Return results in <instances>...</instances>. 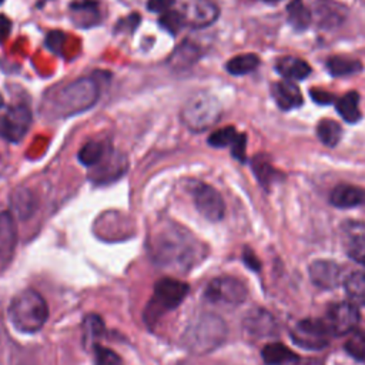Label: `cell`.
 Here are the masks:
<instances>
[{
	"instance_id": "cell-1",
	"label": "cell",
	"mask_w": 365,
	"mask_h": 365,
	"mask_svg": "<svg viewBox=\"0 0 365 365\" xmlns=\"http://www.w3.org/2000/svg\"><path fill=\"white\" fill-rule=\"evenodd\" d=\"M151 259L164 268L187 271L204 257L201 242L178 224L164 222L148 241Z\"/></svg>"
},
{
	"instance_id": "cell-2",
	"label": "cell",
	"mask_w": 365,
	"mask_h": 365,
	"mask_svg": "<svg viewBox=\"0 0 365 365\" xmlns=\"http://www.w3.org/2000/svg\"><path fill=\"white\" fill-rule=\"evenodd\" d=\"M9 318L17 331L37 332L48 318L47 302L37 291L24 289L13 298L9 307Z\"/></svg>"
},
{
	"instance_id": "cell-3",
	"label": "cell",
	"mask_w": 365,
	"mask_h": 365,
	"mask_svg": "<svg viewBox=\"0 0 365 365\" xmlns=\"http://www.w3.org/2000/svg\"><path fill=\"white\" fill-rule=\"evenodd\" d=\"M227 335L225 324L212 314L201 315L195 319L184 334L185 345L197 354H205L222 344Z\"/></svg>"
},
{
	"instance_id": "cell-4",
	"label": "cell",
	"mask_w": 365,
	"mask_h": 365,
	"mask_svg": "<svg viewBox=\"0 0 365 365\" xmlns=\"http://www.w3.org/2000/svg\"><path fill=\"white\" fill-rule=\"evenodd\" d=\"M188 292V285L174 278H161L154 285V294L144 311V321L148 327L155 325L161 315L177 308Z\"/></svg>"
},
{
	"instance_id": "cell-5",
	"label": "cell",
	"mask_w": 365,
	"mask_h": 365,
	"mask_svg": "<svg viewBox=\"0 0 365 365\" xmlns=\"http://www.w3.org/2000/svg\"><path fill=\"white\" fill-rule=\"evenodd\" d=\"M98 98V84L93 78H80L66 86L57 96L61 114L71 115L90 108Z\"/></svg>"
},
{
	"instance_id": "cell-6",
	"label": "cell",
	"mask_w": 365,
	"mask_h": 365,
	"mask_svg": "<svg viewBox=\"0 0 365 365\" xmlns=\"http://www.w3.org/2000/svg\"><path fill=\"white\" fill-rule=\"evenodd\" d=\"M220 114L221 107L218 100L211 94L200 93L185 103L181 117L187 127L201 131L217 123Z\"/></svg>"
},
{
	"instance_id": "cell-7",
	"label": "cell",
	"mask_w": 365,
	"mask_h": 365,
	"mask_svg": "<svg viewBox=\"0 0 365 365\" xmlns=\"http://www.w3.org/2000/svg\"><path fill=\"white\" fill-rule=\"evenodd\" d=\"M248 291L244 282L234 277L214 278L205 288V298L212 304L240 305L247 299Z\"/></svg>"
},
{
	"instance_id": "cell-8",
	"label": "cell",
	"mask_w": 365,
	"mask_h": 365,
	"mask_svg": "<svg viewBox=\"0 0 365 365\" xmlns=\"http://www.w3.org/2000/svg\"><path fill=\"white\" fill-rule=\"evenodd\" d=\"M329 329L324 319L307 318L295 324L291 331L292 341L304 349L318 351L328 345L329 341Z\"/></svg>"
},
{
	"instance_id": "cell-9",
	"label": "cell",
	"mask_w": 365,
	"mask_h": 365,
	"mask_svg": "<svg viewBox=\"0 0 365 365\" xmlns=\"http://www.w3.org/2000/svg\"><path fill=\"white\" fill-rule=\"evenodd\" d=\"M325 324L331 335H344L352 332L359 322V309L351 301H339L328 308Z\"/></svg>"
},
{
	"instance_id": "cell-10",
	"label": "cell",
	"mask_w": 365,
	"mask_h": 365,
	"mask_svg": "<svg viewBox=\"0 0 365 365\" xmlns=\"http://www.w3.org/2000/svg\"><path fill=\"white\" fill-rule=\"evenodd\" d=\"M184 24L194 29H204L212 24L220 14L217 4L211 0H178Z\"/></svg>"
},
{
	"instance_id": "cell-11",
	"label": "cell",
	"mask_w": 365,
	"mask_h": 365,
	"mask_svg": "<svg viewBox=\"0 0 365 365\" xmlns=\"http://www.w3.org/2000/svg\"><path fill=\"white\" fill-rule=\"evenodd\" d=\"M192 198L198 212L208 221H220L225 212V204L221 194L205 182H197L192 187Z\"/></svg>"
},
{
	"instance_id": "cell-12",
	"label": "cell",
	"mask_w": 365,
	"mask_h": 365,
	"mask_svg": "<svg viewBox=\"0 0 365 365\" xmlns=\"http://www.w3.org/2000/svg\"><path fill=\"white\" fill-rule=\"evenodd\" d=\"M30 123V110L26 106H13L0 115V137L17 143L26 135Z\"/></svg>"
},
{
	"instance_id": "cell-13",
	"label": "cell",
	"mask_w": 365,
	"mask_h": 365,
	"mask_svg": "<svg viewBox=\"0 0 365 365\" xmlns=\"http://www.w3.org/2000/svg\"><path fill=\"white\" fill-rule=\"evenodd\" d=\"M311 282L322 289H334L342 281V269L335 261L317 259L308 267Z\"/></svg>"
},
{
	"instance_id": "cell-14",
	"label": "cell",
	"mask_w": 365,
	"mask_h": 365,
	"mask_svg": "<svg viewBox=\"0 0 365 365\" xmlns=\"http://www.w3.org/2000/svg\"><path fill=\"white\" fill-rule=\"evenodd\" d=\"M242 327L244 331L252 338H265L277 332V324L274 317L262 308L250 311L244 318Z\"/></svg>"
},
{
	"instance_id": "cell-15",
	"label": "cell",
	"mask_w": 365,
	"mask_h": 365,
	"mask_svg": "<svg viewBox=\"0 0 365 365\" xmlns=\"http://www.w3.org/2000/svg\"><path fill=\"white\" fill-rule=\"evenodd\" d=\"M17 242L14 220L10 212H0V262H9Z\"/></svg>"
},
{
	"instance_id": "cell-16",
	"label": "cell",
	"mask_w": 365,
	"mask_h": 365,
	"mask_svg": "<svg viewBox=\"0 0 365 365\" xmlns=\"http://www.w3.org/2000/svg\"><path fill=\"white\" fill-rule=\"evenodd\" d=\"M275 70L285 78V80H304L309 76L311 67L309 64L295 56H284L279 57L275 63Z\"/></svg>"
},
{
	"instance_id": "cell-17",
	"label": "cell",
	"mask_w": 365,
	"mask_h": 365,
	"mask_svg": "<svg viewBox=\"0 0 365 365\" xmlns=\"http://www.w3.org/2000/svg\"><path fill=\"white\" fill-rule=\"evenodd\" d=\"M272 94L277 104L282 110H292L302 104V94L299 88L289 80L275 83L272 87Z\"/></svg>"
},
{
	"instance_id": "cell-18",
	"label": "cell",
	"mask_w": 365,
	"mask_h": 365,
	"mask_svg": "<svg viewBox=\"0 0 365 365\" xmlns=\"http://www.w3.org/2000/svg\"><path fill=\"white\" fill-rule=\"evenodd\" d=\"M364 198H365V192L361 188L349 184L336 185L329 195L331 204L338 208L356 207L364 201Z\"/></svg>"
},
{
	"instance_id": "cell-19",
	"label": "cell",
	"mask_w": 365,
	"mask_h": 365,
	"mask_svg": "<svg viewBox=\"0 0 365 365\" xmlns=\"http://www.w3.org/2000/svg\"><path fill=\"white\" fill-rule=\"evenodd\" d=\"M338 114L346 123H358L362 117L359 110V94L356 91H349L344 94L335 104Z\"/></svg>"
},
{
	"instance_id": "cell-20",
	"label": "cell",
	"mask_w": 365,
	"mask_h": 365,
	"mask_svg": "<svg viewBox=\"0 0 365 365\" xmlns=\"http://www.w3.org/2000/svg\"><path fill=\"white\" fill-rule=\"evenodd\" d=\"M327 68L334 77H345L356 74L362 70L359 60L349 58L345 56H332L327 60Z\"/></svg>"
},
{
	"instance_id": "cell-21",
	"label": "cell",
	"mask_w": 365,
	"mask_h": 365,
	"mask_svg": "<svg viewBox=\"0 0 365 365\" xmlns=\"http://www.w3.org/2000/svg\"><path fill=\"white\" fill-rule=\"evenodd\" d=\"M261 356L267 365H285L298 358V355L279 342L267 344L261 351Z\"/></svg>"
},
{
	"instance_id": "cell-22",
	"label": "cell",
	"mask_w": 365,
	"mask_h": 365,
	"mask_svg": "<svg viewBox=\"0 0 365 365\" xmlns=\"http://www.w3.org/2000/svg\"><path fill=\"white\" fill-rule=\"evenodd\" d=\"M287 16L295 30H305L312 20L311 11L302 0H291L287 6Z\"/></svg>"
},
{
	"instance_id": "cell-23",
	"label": "cell",
	"mask_w": 365,
	"mask_h": 365,
	"mask_svg": "<svg viewBox=\"0 0 365 365\" xmlns=\"http://www.w3.org/2000/svg\"><path fill=\"white\" fill-rule=\"evenodd\" d=\"M259 66V57L252 53L240 54L227 61V71L232 76H244L254 71Z\"/></svg>"
},
{
	"instance_id": "cell-24",
	"label": "cell",
	"mask_w": 365,
	"mask_h": 365,
	"mask_svg": "<svg viewBox=\"0 0 365 365\" xmlns=\"http://www.w3.org/2000/svg\"><path fill=\"white\" fill-rule=\"evenodd\" d=\"M345 291L354 304L365 305V272L355 271L345 279Z\"/></svg>"
},
{
	"instance_id": "cell-25",
	"label": "cell",
	"mask_w": 365,
	"mask_h": 365,
	"mask_svg": "<svg viewBox=\"0 0 365 365\" xmlns=\"http://www.w3.org/2000/svg\"><path fill=\"white\" fill-rule=\"evenodd\" d=\"M317 135L327 147H335L342 135L341 125L329 118H322L317 125Z\"/></svg>"
},
{
	"instance_id": "cell-26",
	"label": "cell",
	"mask_w": 365,
	"mask_h": 365,
	"mask_svg": "<svg viewBox=\"0 0 365 365\" xmlns=\"http://www.w3.org/2000/svg\"><path fill=\"white\" fill-rule=\"evenodd\" d=\"M11 207L20 218H27L31 215L36 207V201L30 191L27 190H17L11 200Z\"/></svg>"
},
{
	"instance_id": "cell-27",
	"label": "cell",
	"mask_w": 365,
	"mask_h": 365,
	"mask_svg": "<svg viewBox=\"0 0 365 365\" xmlns=\"http://www.w3.org/2000/svg\"><path fill=\"white\" fill-rule=\"evenodd\" d=\"M104 157V145L97 141H90L84 144L78 151V161L83 165L93 167L97 165Z\"/></svg>"
},
{
	"instance_id": "cell-28",
	"label": "cell",
	"mask_w": 365,
	"mask_h": 365,
	"mask_svg": "<svg viewBox=\"0 0 365 365\" xmlns=\"http://www.w3.org/2000/svg\"><path fill=\"white\" fill-rule=\"evenodd\" d=\"M344 348L356 361H365V331H352Z\"/></svg>"
},
{
	"instance_id": "cell-29",
	"label": "cell",
	"mask_w": 365,
	"mask_h": 365,
	"mask_svg": "<svg viewBox=\"0 0 365 365\" xmlns=\"http://www.w3.org/2000/svg\"><path fill=\"white\" fill-rule=\"evenodd\" d=\"M252 170L258 178V181L264 185L268 187V182L272 181V175H275V170L268 164L264 155H257L252 160Z\"/></svg>"
},
{
	"instance_id": "cell-30",
	"label": "cell",
	"mask_w": 365,
	"mask_h": 365,
	"mask_svg": "<svg viewBox=\"0 0 365 365\" xmlns=\"http://www.w3.org/2000/svg\"><path fill=\"white\" fill-rule=\"evenodd\" d=\"M237 135L238 133L235 131V128L231 125H227L211 133L208 137V144L212 147H227L234 143Z\"/></svg>"
},
{
	"instance_id": "cell-31",
	"label": "cell",
	"mask_w": 365,
	"mask_h": 365,
	"mask_svg": "<svg viewBox=\"0 0 365 365\" xmlns=\"http://www.w3.org/2000/svg\"><path fill=\"white\" fill-rule=\"evenodd\" d=\"M160 24L163 29H165L171 34H177L181 30V27L185 26L181 13L175 10H168L163 13V16L160 17Z\"/></svg>"
},
{
	"instance_id": "cell-32",
	"label": "cell",
	"mask_w": 365,
	"mask_h": 365,
	"mask_svg": "<svg viewBox=\"0 0 365 365\" xmlns=\"http://www.w3.org/2000/svg\"><path fill=\"white\" fill-rule=\"evenodd\" d=\"M94 358L96 365H123L121 358L113 349L103 345L94 346Z\"/></svg>"
},
{
	"instance_id": "cell-33",
	"label": "cell",
	"mask_w": 365,
	"mask_h": 365,
	"mask_svg": "<svg viewBox=\"0 0 365 365\" xmlns=\"http://www.w3.org/2000/svg\"><path fill=\"white\" fill-rule=\"evenodd\" d=\"M348 254L354 261L365 265V237L355 238L349 245Z\"/></svg>"
},
{
	"instance_id": "cell-34",
	"label": "cell",
	"mask_w": 365,
	"mask_h": 365,
	"mask_svg": "<svg viewBox=\"0 0 365 365\" xmlns=\"http://www.w3.org/2000/svg\"><path fill=\"white\" fill-rule=\"evenodd\" d=\"M84 325L88 334H91L93 336H100L104 331V322L101 319V317L96 315V314H90L84 318Z\"/></svg>"
},
{
	"instance_id": "cell-35",
	"label": "cell",
	"mask_w": 365,
	"mask_h": 365,
	"mask_svg": "<svg viewBox=\"0 0 365 365\" xmlns=\"http://www.w3.org/2000/svg\"><path fill=\"white\" fill-rule=\"evenodd\" d=\"M64 38H66V36H64L61 31L54 30V31H50V33L47 34V37H46V44H47V47H48L51 51L60 54L61 50H63Z\"/></svg>"
},
{
	"instance_id": "cell-36",
	"label": "cell",
	"mask_w": 365,
	"mask_h": 365,
	"mask_svg": "<svg viewBox=\"0 0 365 365\" xmlns=\"http://www.w3.org/2000/svg\"><path fill=\"white\" fill-rule=\"evenodd\" d=\"M245 145H247L245 134H238L234 143L231 144V153L238 161H245Z\"/></svg>"
},
{
	"instance_id": "cell-37",
	"label": "cell",
	"mask_w": 365,
	"mask_h": 365,
	"mask_svg": "<svg viewBox=\"0 0 365 365\" xmlns=\"http://www.w3.org/2000/svg\"><path fill=\"white\" fill-rule=\"evenodd\" d=\"M175 3V0H148L147 1V9L150 11H155V13H163V11H168L170 7Z\"/></svg>"
},
{
	"instance_id": "cell-38",
	"label": "cell",
	"mask_w": 365,
	"mask_h": 365,
	"mask_svg": "<svg viewBox=\"0 0 365 365\" xmlns=\"http://www.w3.org/2000/svg\"><path fill=\"white\" fill-rule=\"evenodd\" d=\"M11 31V21L9 17L0 14V44L9 37Z\"/></svg>"
},
{
	"instance_id": "cell-39",
	"label": "cell",
	"mask_w": 365,
	"mask_h": 365,
	"mask_svg": "<svg viewBox=\"0 0 365 365\" xmlns=\"http://www.w3.org/2000/svg\"><path fill=\"white\" fill-rule=\"evenodd\" d=\"M311 96L319 104H328V103H331L334 100L332 98L334 96L331 93L324 91V90H311Z\"/></svg>"
},
{
	"instance_id": "cell-40",
	"label": "cell",
	"mask_w": 365,
	"mask_h": 365,
	"mask_svg": "<svg viewBox=\"0 0 365 365\" xmlns=\"http://www.w3.org/2000/svg\"><path fill=\"white\" fill-rule=\"evenodd\" d=\"M244 261L252 269H258L259 268V261L257 259V257L254 255V252L251 250H245L244 251Z\"/></svg>"
},
{
	"instance_id": "cell-41",
	"label": "cell",
	"mask_w": 365,
	"mask_h": 365,
	"mask_svg": "<svg viewBox=\"0 0 365 365\" xmlns=\"http://www.w3.org/2000/svg\"><path fill=\"white\" fill-rule=\"evenodd\" d=\"M285 365H322V362L319 359L315 358H295L294 361L285 364Z\"/></svg>"
},
{
	"instance_id": "cell-42",
	"label": "cell",
	"mask_w": 365,
	"mask_h": 365,
	"mask_svg": "<svg viewBox=\"0 0 365 365\" xmlns=\"http://www.w3.org/2000/svg\"><path fill=\"white\" fill-rule=\"evenodd\" d=\"M264 1H267V3H277V1H279V0H264Z\"/></svg>"
},
{
	"instance_id": "cell-43",
	"label": "cell",
	"mask_w": 365,
	"mask_h": 365,
	"mask_svg": "<svg viewBox=\"0 0 365 365\" xmlns=\"http://www.w3.org/2000/svg\"><path fill=\"white\" fill-rule=\"evenodd\" d=\"M1 106H3V97L0 96V107H1Z\"/></svg>"
},
{
	"instance_id": "cell-44",
	"label": "cell",
	"mask_w": 365,
	"mask_h": 365,
	"mask_svg": "<svg viewBox=\"0 0 365 365\" xmlns=\"http://www.w3.org/2000/svg\"><path fill=\"white\" fill-rule=\"evenodd\" d=\"M3 1H4V0H0V4H1V3H3Z\"/></svg>"
}]
</instances>
